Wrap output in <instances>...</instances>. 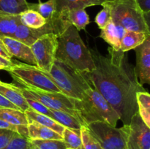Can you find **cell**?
<instances>
[{"label": "cell", "instance_id": "1", "mask_svg": "<svg viewBox=\"0 0 150 149\" xmlns=\"http://www.w3.org/2000/svg\"><path fill=\"white\" fill-rule=\"evenodd\" d=\"M95 68L83 73L92 88L98 91L111 105L124 125L130 124L138 112L136 93L146 91L139 83L135 67L128 62L125 53L111 47L108 55L89 49Z\"/></svg>", "mask_w": 150, "mask_h": 149}, {"label": "cell", "instance_id": "2", "mask_svg": "<svg viewBox=\"0 0 150 149\" xmlns=\"http://www.w3.org/2000/svg\"><path fill=\"white\" fill-rule=\"evenodd\" d=\"M56 60L67 64L81 73L95 70L90 51L82 40L79 31L73 25L57 37Z\"/></svg>", "mask_w": 150, "mask_h": 149}, {"label": "cell", "instance_id": "3", "mask_svg": "<svg viewBox=\"0 0 150 149\" xmlns=\"http://www.w3.org/2000/svg\"><path fill=\"white\" fill-rule=\"evenodd\" d=\"M73 102L82 126L103 121L117 127L120 120L118 114L105 98L93 88L87 89L81 99H73Z\"/></svg>", "mask_w": 150, "mask_h": 149}, {"label": "cell", "instance_id": "4", "mask_svg": "<svg viewBox=\"0 0 150 149\" xmlns=\"http://www.w3.org/2000/svg\"><path fill=\"white\" fill-rule=\"evenodd\" d=\"M103 4L110 9L111 18L116 25L130 32L150 34L149 26L146 24L143 12L135 0H108Z\"/></svg>", "mask_w": 150, "mask_h": 149}, {"label": "cell", "instance_id": "5", "mask_svg": "<svg viewBox=\"0 0 150 149\" xmlns=\"http://www.w3.org/2000/svg\"><path fill=\"white\" fill-rule=\"evenodd\" d=\"M48 73L61 93L72 99H81L85 91L91 88L83 73L58 60H55Z\"/></svg>", "mask_w": 150, "mask_h": 149}, {"label": "cell", "instance_id": "6", "mask_svg": "<svg viewBox=\"0 0 150 149\" xmlns=\"http://www.w3.org/2000/svg\"><path fill=\"white\" fill-rule=\"evenodd\" d=\"M13 65L7 67L5 70L15 81L23 86V88L61 93L48 72L35 65L13 61Z\"/></svg>", "mask_w": 150, "mask_h": 149}, {"label": "cell", "instance_id": "7", "mask_svg": "<svg viewBox=\"0 0 150 149\" xmlns=\"http://www.w3.org/2000/svg\"><path fill=\"white\" fill-rule=\"evenodd\" d=\"M70 23L66 17V11L56 13L51 19L46 20V23L42 27L38 29H32L20 24L18 26L13 38L23 42L30 46L35 41L40 37L48 34L59 36L70 26Z\"/></svg>", "mask_w": 150, "mask_h": 149}, {"label": "cell", "instance_id": "8", "mask_svg": "<svg viewBox=\"0 0 150 149\" xmlns=\"http://www.w3.org/2000/svg\"><path fill=\"white\" fill-rule=\"evenodd\" d=\"M86 127L103 149H126L129 125L117 128L108 123L99 121L91 123Z\"/></svg>", "mask_w": 150, "mask_h": 149}, {"label": "cell", "instance_id": "9", "mask_svg": "<svg viewBox=\"0 0 150 149\" xmlns=\"http://www.w3.org/2000/svg\"><path fill=\"white\" fill-rule=\"evenodd\" d=\"M57 37L54 34L43 35L30 45L36 66L47 72H50L56 60Z\"/></svg>", "mask_w": 150, "mask_h": 149}, {"label": "cell", "instance_id": "10", "mask_svg": "<svg viewBox=\"0 0 150 149\" xmlns=\"http://www.w3.org/2000/svg\"><path fill=\"white\" fill-rule=\"evenodd\" d=\"M26 89L34 99L39 101L40 103L49 109L68 112L76 117L79 121V115L76 110L74 109V105L72 98L68 97L62 93L45 91L33 89Z\"/></svg>", "mask_w": 150, "mask_h": 149}, {"label": "cell", "instance_id": "11", "mask_svg": "<svg viewBox=\"0 0 150 149\" xmlns=\"http://www.w3.org/2000/svg\"><path fill=\"white\" fill-rule=\"evenodd\" d=\"M126 149H150V128L144 124L139 112L129 124Z\"/></svg>", "mask_w": 150, "mask_h": 149}, {"label": "cell", "instance_id": "12", "mask_svg": "<svg viewBox=\"0 0 150 149\" xmlns=\"http://www.w3.org/2000/svg\"><path fill=\"white\" fill-rule=\"evenodd\" d=\"M136 54V76L141 85L150 84V37L135 48Z\"/></svg>", "mask_w": 150, "mask_h": 149}, {"label": "cell", "instance_id": "13", "mask_svg": "<svg viewBox=\"0 0 150 149\" xmlns=\"http://www.w3.org/2000/svg\"><path fill=\"white\" fill-rule=\"evenodd\" d=\"M0 39L12 57H16L26 64L36 66V61L30 46L10 37H1Z\"/></svg>", "mask_w": 150, "mask_h": 149}, {"label": "cell", "instance_id": "14", "mask_svg": "<svg viewBox=\"0 0 150 149\" xmlns=\"http://www.w3.org/2000/svg\"><path fill=\"white\" fill-rule=\"evenodd\" d=\"M18 87L14 84L2 83L0 84V94L17 107L21 111L25 112L29 107L24 96L19 91Z\"/></svg>", "mask_w": 150, "mask_h": 149}, {"label": "cell", "instance_id": "15", "mask_svg": "<svg viewBox=\"0 0 150 149\" xmlns=\"http://www.w3.org/2000/svg\"><path fill=\"white\" fill-rule=\"evenodd\" d=\"M24 113L26 115V118H27L28 124L31 122H35L37 124H39L40 125L54 130V131L58 133L61 136L62 135V132L65 127L62 126L61 124H58L57 121H54V119L50 118L48 115L35 112L30 108L26 110Z\"/></svg>", "mask_w": 150, "mask_h": 149}, {"label": "cell", "instance_id": "16", "mask_svg": "<svg viewBox=\"0 0 150 149\" xmlns=\"http://www.w3.org/2000/svg\"><path fill=\"white\" fill-rule=\"evenodd\" d=\"M27 128L30 140H62V137L54 130L35 122L29 123Z\"/></svg>", "mask_w": 150, "mask_h": 149}, {"label": "cell", "instance_id": "17", "mask_svg": "<svg viewBox=\"0 0 150 149\" xmlns=\"http://www.w3.org/2000/svg\"><path fill=\"white\" fill-rule=\"evenodd\" d=\"M108 0H54L56 11H63L73 9H86L91 6L102 5Z\"/></svg>", "mask_w": 150, "mask_h": 149}, {"label": "cell", "instance_id": "18", "mask_svg": "<svg viewBox=\"0 0 150 149\" xmlns=\"http://www.w3.org/2000/svg\"><path fill=\"white\" fill-rule=\"evenodd\" d=\"M149 35V34L144 32L127 31L120 42V51L126 53L130 50L135 49L136 47L143 43Z\"/></svg>", "mask_w": 150, "mask_h": 149}, {"label": "cell", "instance_id": "19", "mask_svg": "<svg viewBox=\"0 0 150 149\" xmlns=\"http://www.w3.org/2000/svg\"><path fill=\"white\" fill-rule=\"evenodd\" d=\"M21 23L19 15L0 13V37H13L18 26Z\"/></svg>", "mask_w": 150, "mask_h": 149}, {"label": "cell", "instance_id": "20", "mask_svg": "<svg viewBox=\"0 0 150 149\" xmlns=\"http://www.w3.org/2000/svg\"><path fill=\"white\" fill-rule=\"evenodd\" d=\"M100 37L102 38L108 45H111V48L114 50L115 51L120 50L121 38L119 34L117 25L113 22L111 18L106 26L101 29Z\"/></svg>", "mask_w": 150, "mask_h": 149}, {"label": "cell", "instance_id": "21", "mask_svg": "<svg viewBox=\"0 0 150 149\" xmlns=\"http://www.w3.org/2000/svg\"><path fill=\"white\" fill-rule=\"evenodd\" d=\"M50 118L57 121L58 124H61L66 128L72 129L80 130L81 127V124L79 119L73 116L71 114L68 112H64L62 110H51Z\"/></svg>", "mask_w": 150, "mask_h": 149}, {"label": "cell", "instance_id": "22", "mask_svg": "<svg viewBox=\"0 0 150 149\" xmlns=\"http://www.w3.org/2000/svg\"><path fill=\"white\" fill-rule=\"evenodd\" d=\"M0 118L15 126H28L24 112L13 108H0Z\"/></svg>", "mask_w": 150, "mask_h": 149}, {"label": "cell", "instance_id": "23", "mask_svg": "<svg viewBox=\"0 0 150 149\" xmlns=\"http://www.w3.org/2000/svg\"><path fill=\"white\" fill-rule=\"evenodd\" d=\"M66 17L69 23L78 31L84 29L89 23V18L85 9H73L66 11Z\"/></svg>", "mask_w": 150, "mask_h": 149}, {"label": "cell", "instance_id": "24", "mask_svg": "<svg viewBox=\"0 0 150 149\" xmlns=\"http://www.w3.org/2000/svg\"><path fill=\"white\" fill-rule=\"evenodd\" d=\"M138 112L142 121L150 128V95L147 91H140L136 93Z\"/></svg>", "mask_w": 150, "mask_h": 149}, {"label": "cell", "instance_id": "25", "mask_svg": "<svg viewBox=\"0 0 150 149\" xmlns=\"http://www.w3.org/2000/svg\"><path fill=\"white\" fill-rule=\"evenodd\" d=\"M21 23L32 29H38L45 24L46 20L35 10L28 9L20 15Z\"/></svg>", "mask_w": 150, "mask_h": 149}, {"label": "cell", "instance_id": "26", "mask_svg": "<svg viewBox=\"0 0 150 149\" xmlns=\"http://www.w3.org/2000/svg\"><path fill=\"white\" fill-rule=\"evenodd\" d=\"M29 9V3L20 0H0V13L10 15H20Z\"/></svg>", "mask_w": 150, "mask_h": 149}, {"label": "cell", "instance_id": "27", "mask_svg": "<svg viewBox=\"0 0 150 149\" xmlns=\"http://www.w3.org/2000/svg\"><path fill=\"white\" fill-rule=\"evenodd\" d=\"M29 9L38 12L46 20L54 17L57 13L54 0H48L45 2L39 1L38 4L29 3Z\"/></svg>", "mask_w": 150, "mask_h": 149}, {"label": "cell", "instance_id": "28", "mask_svg": "<svg viewBox=\"0 0 150 149\" xmlns=\"http://www.w3.org/2000/svg\"><path fill=\"white\" fill-rule=\"evenodd\" d=\"M62 140L67 148H79L82 146L80 130L64 128L62 132Z\"/></svg>", "mask_w": 150, "mask_h": 149}, {"label": "cell", "instance_id": "29", "mask_svg": "<svg viewBox=\"0 0 150 149\" xmlns=\"http://www.w3.org/2000/svg\"><path fill=\"white\" fill-rule=\"evenodd\" d=\"M30 143L32 149H67L62 140H30Z\"/></svg>", "mask_w": 150, "mask_h": 149}, {"label": "cell", "instance_id": "30", "mask_svg": "<svg viewBox=\"0 0 150 149\" xmlns=\"http://www.w3.org/2000/svg\"><path fill=\"white\" fill-rule=\"evenodd\" d=\"M80 131L83 149H103L98 140L91 134L86 126H81Z\"/></svg>", "mask_w": 150, "mask_h": 149}, {"label": "cell", "instance_id": "31", "mask_svg": "<svg viewBox=\"0 0 150 149\" xmlns=\"http://www.w3.org/2000/svg\"><path fill=\"white\" fill-rule=\"evenodd\" d=\"M2 149H32V145L29 138L16 132L8 144Z\"/></svg>", "mask_w": 150, "mask_h": 149}, {"label": "cell", "instance_id": "32", "mask_svg": "<svg viewBox=\"0 0 150 149\" xmlns=\"http://www.w3.org/2000/svg\"><path fill=\"white\" fill-rule=\"evenodd\" d=\"M102 6L103 7V8L97 14L95 19V22L100 29L105 27L107 23H108L110 19H111L110 9L105 4H103Z\"/></svg>", "mask_w": 150, "mask_h": 149}, {"label": "cell", "instance_id": "33", "mask_svg": "<svg viewBox=\"0 0 150 149\" xmlns=\"http://www.w3.org/2000/svg\"><path fill=\"white\" fill-rule=\"evenodd\" d=\"M16 131L8 129H0V149H2L7 145L14 136Z\"/></svg>", "mask_w": 150, "mask_h": 149}, {"label": "cell", "instance_id": "34", "mask_svg": "<svg viewBox=\"0 0 150 149\" xmlns=\"http://www.w3.org/2000/svg\"><path fill=\"white\" fill-rule=\"evenodd\" d=\"M144 14L150 13V0H135Z\"/></svg>", "mask_w": 150, "mask_h": 149}, {"label": "cell", "instance_id": "35", "mask_svg": "<svg viewBox=\"0 0 150 149\" xmlns=\"http://www.w3.org/2000/svg\"><path fill=\"white\" fill-rule=\"evenodd\" d=\"M13 108V109L19 110L16 106H15L13 104H12L10 101L6 99L4 96L0 94V108Z\"/></svg>", "mask_w": 150, "mask_h": 149}, {"label": "cell", "instance_id": "36", "mask_svg": "<svg viewBox=\"0 0 150 149\" xmlns=\"http://www.w3.org/2000/svg\"><path fill=\"white\" fill-rule=\"evenodd\" d=\"M0 56L5 58V59L9 60V61H12V58H13L10 56V54L9 53L7 50L6 49L5 46H4L3 42L1 41V39H0Z\"/></svg>", "mask_w": 150, "mask_h": 149}, {"label": "cell", "instance_id": "37", "mask_svg": "<svg viewBox=\"0 0 150 149\" xmlns=\"http://www.w3.org/2000/svg\"><path fill=\"white\" fill-rule=\"evenodd\" d=\"M6 68H7V67H6L5 66H3V65H1V64H0V70H5Z\"/></svg>", "mask_w": 150, "mask_h": 149}, {"label": "cell", "instance_id": "38", "mask_svg": "<svg viewBox=\"0 0 150 149\" xmlns=\"http://www.w3.org/2000/svg\"><path fill=\"white\" fill-rule=\"evenodd\" d=\"M67 149H83V146H81V147L79 148H67Z\"/></svg>", "mask_w": 150, "mask_h": 149}, {"label": "cell", "instance_id": "39", "mask_svg": "<svg viewBox=\"0 0 150 149\" xmlns=\"http://www.w3.org/2000/svg\"><path fill=\"white\" fill-rule=\"evenodd\" d=\"M20 1H23V2H27V1H26V0H20Z\"/></svg>", "mask_w": 150, "mask_h": 149}, {"label": "cell", "instance_id": "40", "mask_svg": "<svg viewBox=\"0 0 150 149\" xmlns=\"http://www.w3.org/2000/svg\"><path fill=\"white\" fill-rule=\"evenodd\" d=\"M3 82L2 81H1V80H0V84H1V83H2Z\"/></svg>", "mask_w": 150, "mask_h": 149}]
</instances>
